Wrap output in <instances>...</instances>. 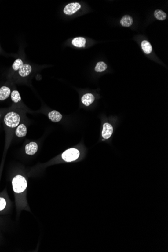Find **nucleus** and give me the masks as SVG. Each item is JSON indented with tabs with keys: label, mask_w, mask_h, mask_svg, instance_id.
<instances>
[{
	"label": "nucleus",
	"mask_w": 168,
	"mask_h": 252,
	"mask_svg": "<svg viewBox=\"0 0 168 252\" xmlns=\"http://www.w3.org/2000/svg\"><path fill=\"white\" fill-rule=\"evenodd\" d=\"M12 185L15 192L20 193L24 192L27 188V181L22 176L17 175L13 178Z\"/></svg>",
	"instance_id": "1"
},
{
	"label": "nucleus",
	"mask_w": 168,
	"mask_h": 252,
	"mask_svg": "<svg viewBox=\"0 0 168 252\" xmlns=\"http://www.w3.org/2000/svg\"><path fill=\"white\" fill-rule=\"evenodd\" d=\"M20 121V116L15 112H10L5 116L4 121L5 124L6 126L11 128H14L18 126Z\"/></svg>",
	"instance_id": "2"
},
{
	"label": "nucleus",
	"mask_w": 168,
	"mask_h": 252,
	"mask_svg": "<svg viewBox=\"0 0 168 252\" xmlns=\"http://www.w3.org/2000/svg\"><path fill=\"white\" fill-rule=\"evenodd\" d=\"M80 156V152L76 148H71L67 150L62 154V158L64 161L70 162L77 160Z\"/></svg>",
	"instance_id": "3"
},
{
	"label": "nucleus",
	"mask_w": 168,
	"mask_h": 252,
	"mask_svg": "<svg viewBox=\"0 0 168 252\" xmlns=\"http://www.w3.org/2000/svg\"><path fill=\"white\" fill-rule=\"evenodd\" d=\"M81 8V5L78 2L70 3L64 9V13L67 15H71Z\"/></svg>",
	"instance_id": "4"
},
{
	"label": "nucleus",
	"mask_w": 168,
	"mask_h": 252,
	"mask_svg": "<svg viewBox=\"0 0 168 252\" xmlns=\"http://www.w3.org/2000/svg\"><path fill=\"white\" fill-rule=\"evenodd\" d=\"M113 128L112 126L108 123H105L103 126V130L102 135L104 139H108L112 134Z\"/></svg>",
	"instance_id": "5"
},
{
	"label": "nucleus",
	"mask_w": 168,
	"mask_h": 252,
	"mask_svg": "<svg viewBox=\"0 0 168 252\" xmlns=\"http://www.w3.org/2000/svg\"><path fill=\"white\" fill-rule=\"evenodd\" d=\"M38 145L35 142H31L27 144L25 147L26 153L28 155H33L37 152Z\"/></svg>",
	"instance_id": "6"
},
{
	"label": "nucleus",
	"mask_w": 168,
	"mask_h": 252,
	"mask_svg": "<svg viewBox=\"0 0 168 252\" xmlns=\"http://www.w3.org/2000/svg\"><path fill=\"white\" fill-rule=\"evenodd\" d=\"M19 74L21 77H26L29 76L32 71L31 66L30 64H24L22 67L18 70Z\"/></svg>",
	"instance_id": "7"
},
{
	"label": "nucleus",
	"mask_w": 168,
	"mask_h": 252,
	"mask_svg": "<svg viewBox=\"0 0 168 252\" xmlns=\"http://www.w3.org/2000/svg\"><path fill=\"white\" fill-rule=\"evenodd\" d=\"M82 102L83 104L86 106H89L91 104H92L93 102L95 100V97L93 94L90 93L85 94L82 97Z\"/></svg>",
	"instance_id": "8"
},
{
	"label": "nucleus",
	"mask_w": 168,
	"mask_h": 252,
	"mask_svg": "<svg viewBox=\"0 0 168 252\" xmlns=\"http://www.w3.org/2000/svg\"><path fill=\"white\" fill-rule=\"evenodd\" d=\"M62 115L56 110H53L49 113V118L53 122H57L62 119Z\"/></svg>",
	"instance_id": "9"
},
{
	"label": "nucleus",
	"mask_w": 168,
	"mask_h": 252,
	"mask_svg": "<svg viewBox=\"0 0 168 252\" xmlns=\"http://www.w3.org/2000/svg\"><path fill=\"white\" fill-rule=\"evenodd\" d=\"M11 94V90L8 87L3 86L0 88V101H3L8 98Z\"/></svg>",
	"instance_id": "10"
},
{
	"label": "nucleus",
	"mask_w": 168,
	"mask_h": 252,
	"mask_svg": "<svg viewBox=\"0 0 168 252\" xmlns=\"http://www.w3.org/2000/svg\"><path fill=\"white\" fill-rule=\"evenodd\" d=\"M86 40L84 37H78L73 39L71 43L73 46L77 47H84L86 45Z\"/></svg>",
	"instance_id": "11"
},
{
	"label": "nucleus",
	"mask_w": 168,
	"mask_h": 252,
	"mask_svg": "<svg viewBox=\"0 0 168 252\" xmlns=\"http://www.w3.org/2000/svg\"><path fill=\"white\" fill-rule=\"evenodd\" d=\"M120 24L123 27H130L133 24V18L130 15H124L120 20Z\"/></svg>",
	"instance_id": "12"
},
{
	"label": "nucleus",
	"mask_w": 168,
	"mask_h": 252,
	"mask_svg": "<svg viewBox=\"0 0 168 252\" xmlns=\"http://www.w3.org/2000/svg\"><path fill=\"white\" fill-rule=\"evenodd\" d=\"M15 133L17 137H25L27 134V128L24 124H20L17 127Z\"/></svg>",
	"instance_id": "13"
},
{
	"label": "nucleus",
	"mask_w": 168,
	"mask_h": 252,
	"mask_svg": "<svg viewBox=\"0 0 168 252\" xmlns=\"http://www.w3.org/2000/svg\"><path fill=\"white\" fill-rule=\"evenodd\" d=\"M141 47L144 53L146 54H150L152 50V46L149 42L147 40H144L141 42Z\"/></svg>",
	"instance_id": "14"
},
{
	"label": "nucleus",
	"mask_w": 168,
	"mask_h": 252,
	"mask_svg": "<svg viewBox=\"0 0 168 252\" xmlns=\"http://www.w3.org/2000/svg\"><path fill=\"white\" fill-rule=\"evenodd\" d=\"M154 16L155 18L159 20H165L167 18V14L164 12L163 11L161 10H156L154 12Z\"/></svg>",
	"instance_id": "15"
},
{
	"label": "nucleus",
	"mask_w": 168,
	"mask_h": 252,
	"mask_svg": "<svg viewBox=\"0 0 168 252\" xmlns=\"http://www.w3.org/2000/svg\"><path fill=\"white\" fill-rule=\"evenodd\" d=\"M107 68V64L105 63L103 61H100L97 63L95 68V70L97 72H102L105 71Z\"/></svg>",
	"instance_id": "16"
},
{
	"label": "nucleus",
	"mask_w": 168,
	"mask_h": 252,
	"mask_svg": "<svg viewBox=\"0 0 168 252\" xmlns=\"http://www.w3.org/2000/svg\"><path fill=\"white\" fill-rule=\"evenodd\" d=\"M24 65V63L21 59H17L15 60L12 65L13 70L16 71L19 70Z\"/></svg>",
	"instance_id": "17"
},
{
	"label": "nucleus",
	"mask_w": 168,
	"mask_h": 252,
	"mask_svg": "<svg viewBox=\"0 0 168 252\" xmlns=\"http://www.w3.org/2000/svg\"><path fill=\"white\" fill-rule=\"evenodd\" d=\"M11 99L15 103H18L21 100L20 94L17 90H14L12 91L11 94Z\"/></svg>",
	"instance_id": "18"
},
{
	"label": "nucleus",
	"mask_w": 168,
	"mask_h": 252,
	"mask_svg": "<svg viewBox=\"0 0 168 252\" xmlns=\"http://www.w3.org/2000/svg\"><path fill=\"white\" fill-rule=\"evenodd\" d=\"M6 205V200L4 198L0 197V211L3 210Z\"/></svg>",
	"instance_id": "19"
},
{
	"label": "nucleus",
	"mask_w": 168,
	"mask_h": 252,
	"mask_svg": "<svg viewBox=\"0 0 168 252\" xmlns=\"http://www.w3.org/2000/svg\"><path fill=\"white\" fill-rule=\"evenodd\" d=\"M0 117H1V115H0Z\"/></svg>",
	"instance_id": "20"
}]
</instances>
